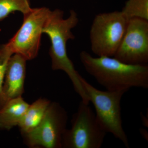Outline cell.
<instances>
[{"label":"cell","mask_w":148,"mask_h":148,"mask_svg":"<svg viewBox=\"0 0 148 148\" xmlns=\"http://www.w3.org/2000/svg\"><path fill=\"white\" fill-rule=\"evenodd\" d=\"M67 120V112L64 108L58 103L50 104L39 125L24 134L27 145L32 147L62 148Z\"/></svg>","instance_id":"7"},{"label":"cell","mask_w":148,"mask_h":148,"mask_svg":"<svg viewBox=\"0 0 148 148\" xmlns=\"http://www.w3.org/2000/svg\"><path fill=\"white\" fill-rule=\"evenodd\" d=\"M129 64H147L148 62V20L130 18L120 44L114 56Z\"/></svg>","instance_id":"8"},{"label":"cell","mask_w":148,"mask_h":148,"mask_svg":"<svg viewBox=\"0 0 148 148\" xmlns=\"http://www.w3.org/2000/svg\"><path fill=\"white\" fill-rule=\"evenodd\" d=\"M13 54L7 43L0 45V97L2 95L3 83L8 64Z\"/></svg>","instance_id":"14"},{"label":"cell","mask_w":148,"mask_h":148,"mask_svg":"<svg viewBox=\"0 0 148 148\" xmlns=\"http://www.w3.org/2000/svg\"><path fill=\"white\" fill-rule=\"evenodd\" d=\"M27 60L14 53L9 61L4 79L0 108L8 101L21 97L24 90Z\"/></svg>","instance_id":"9"},{"label":"cell","mask_w":148,"mask_h":148,"mask_svg":"<svg viewBox=\"0 0 148 148\" xmlns=\"http://www.w3.org/2000/svg\"><path fill=\"white\" fill-rule=\"evenodd\" d=\"M121 11L128 20L133 18L148 20V0H127Z\"/></svg>","instance_id":"13"},{"label":"cell","mask_w":148,"mask_h":148,"mask_svg":"<svg viewBox=\"0 0 148 148\" xmlns=\"http://www.w3.org/2000/svg\"><path fill=\"white\" fill-rule=\"evenodd\" d=\"M128 21L122 11L97 14L90 31L92 52L98 56H114L124 36Z\"/></svg>","instance_id":"4"},{"label":"cell","mask_w":148,"mask_h":148,"mask_svg":"<svg viewBox=\"0 0 148 148\" xmlns=\"http://www.w3.org/2000/svg\"><path fill=\"white\" fill-rule=\"evenodd\" d=\"M29 106L21 96L4 104L0 108V128L9 130L18 125Z\"/></svg>","instance_id":"10"},{"label":"cell","mask_w":148,"mask_h":148,"mask_svg":"<svg viewBox=\"0 0 148 148\" xmlns=\"http://www.w3.org/2000/svg\"><path fill=\"white\" fill-rule=\"evenodd\" d=\"M80 59L86 71L109 91H128L132 87L148 88L147 64H125L115 58L94 57L82 51Z\"/></svg>","instance_id":"1"},{"label":"cell","mask_w":148,"mask_h":148,"mask_svg":"<svg viewBox=\"0 0 148 148\" xmlns=\"http://www.w3.org/2000/svg\"><path fill=\"white\" fill-rule=\"evenodd\" d=\"M32 8L30 0H0V21L15 12H19L24 15Z\"/></svg>","instance_id":"12"},{"label":"cell","mask_w":148,"mask_h":148,"mask_svg":"<svg viewBox=\"0 0 148 148\" xmlns=\"http://www.w3.org/2000/svg\"><path fill=\"white\" fill-rule=\"evenodd\" d=\"M107 133L89 104L82 101L73 116L71 128L66 129L63 135L62 147L100 148Z\"/></svg>","instance_id":"5"},{"label":"cell","mask_w":148,"mask_h":148,"mask_svg":"<svg viewBox=\"0 0 148 148\" xmlns=\"http://www.w3.org/2000/svg\"><path fill=\"white\" fill-rule=\"evenodd\" d=\"M50 104L49 101L40 99L29 105L18 125L23 134L31 132L39 125Z\"/></svg>","instance_id":"11"},{"label":"cell","mask_w":148,"mask_h":148,"mask_svg":"<svg viewBox=\"0 0 148 148\" xmlns=\"http://www.w3.org/2000/svg\"><path fill=\"white\" fill-rule=\"evenodd\" d=\"M140 134L142 135V137L144 139L148 141V132L146 129L143 128H140Z\"/></svg>","instance_id":"15"},{"label":"cell","mask_w":148,"mask_h":148,"mask_svg":"<svg viewBox=\"0 0 148 148\" xmlns=\"http://www.w3.org/2000/svg\"><path fill=\"white\" fill-rule=\"evenodd\" d=\"M64 12L59 9L51 10L42 30L43 34L50 39L49 54L51 59L52 69L54 71H64L73 83L76 92L83 101H86L88 96L81 82L82 77L75 69L67 52V42L73 39L75 36L72 29L76 27L79 18L76 12L70 11V16L64 18Z\"/></svg>","instance_id":"2"},{"label":"cell","mask_w":148,"mask_h":148,"mask_svg":"<svg viewBox=\"0 0 148 148\" xmlns=\"http://www.w3.org/2000/svg\"><path fill=\"white\" fill-rule=\"evenodd\" d=\"M81 82L95 108L96 119L101 127L129 148L127 135L123 127L121 106L122 98L126 91L99 90L82 77Z\"/></svg>","instance_id":"3"},{"label":"cell","mask_w":148,"mask_h":148,"mask_svg":"<svg viewBox=\"0 0 148 148\" xmlns=\"http://www.w3.org/2000/svg\"><path fill=\"white\" fill-rule=\"evenodd\" d=\"M141 114V118H142V122H143V125L145 127H148V117L145 116L143 114Z\"/></svg>","instance_id":"16"},{"label":"cell","mask_w":148,"mask_h":148,"mask_svg":"<svg viewBox=\"0 0 148 148\" xmlns=\"http://www.w3.org/2000/svg\"><path fill=\"white\" fill-rule=\"evenodd\" d=\"M50 12L47 8H37L24 14L20 29L7 43L13 54H19L27 61L36 57L43 29Z\"/></svg>","instance_id":"6"}]
</instances>
